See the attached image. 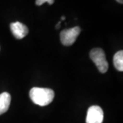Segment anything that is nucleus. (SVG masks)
<instances>
[{
    "label": "nucleus",
    "mask_w": 123,
    "mask_h": 123,
    "mask_svg": "<svg viewBox=\"0 0 123 123\" xmlns=\"http://www.w3.org/2000/svg\"><path fill=\"white\" fill-rule=\"evenodd\" d=\"M55 96L51 89L44 88H31L30 92V97L33 103L40 106H46L50 104Z\"/></svg>",
    "instance_id": "nucleus-1"
},
{
    "label": "nucleus",
    "mask_w": 123,
    "mask_h": 123,
    "mask_svg": "<svg viewBox=\"0 0 123 123\" xmlns=\"http://www.w3.org/2000/svg\"><path fill=\"white\" fill-rule=\"evenodd\" d=\"M90 57L101 73H105L107 71L108 63L106 60L105 54L103 49L100 48L93 49L90 53Z\"/></svg>",
    "instance_id": "nucleus-2"
},
{
    "label": "nucleus",
    "mask_w": 123,
    "mask_h": 123,
    "mask_svg": "<svg viewBox=\"0 0 123 123\" xmlns=\"http://www.w3.org/2000/svg\"><path fill=\"white\" fill-rule=\"evenodd\" d=\"M81 32V29L79 27H75L70 29L64 30L61 31L60 41L64 46H70L77 40Z\"/></svg>",
    "instance_id": "nucleus-3"
},
{
    "label": "nucleus",
    "mask_w": 123,
    "mask_h": 123,
    "mask_svg": "<svg viewBox=\"0 0 123 123\" xmlns=\"http://www.w3.org/2000/svg\"><path fill=\"white\" fill-rule=\"evenodd\" d=\"M103 118V111L99 106H91L87 111L86 123H102Z\"/></svg>",
    "instance_id": "nucleus-4"
},
{
    "label": "nucleus",
    "mask_w": 123,
    "mask_h": 123,
    "mask_svg": "<svg viewBox=\"0 0 123 123\" xmlns=\"http://www.w3.org/2000/svg\"><path fill=\"white\" fill-rule=\"evenodd\" d=\"M10 30L12 34L17 39L23 38L29 32L28 28L26 25L18 21L12 23L10 24Z\"/></svg>",
    "instance_id": "nucleus-5"
},
{
    "label": "nucleus",
    "mask_w": 123,
    "mask_h": 123,
    "mask_svg": "<svg viewBox=\"0 0 123 123\" xmlns=\"http://www.w3.org/2000/svg\"><path fill=\"white\" fill-rule=\"evenodd\" d=\"M11 102V96L8 92L0 94V115L6 113L9 109Z\"/></svg>",
    "instance_id": "nucleus-6"
},
{
    "label": "nucleus",
    "mask_w": 123,
    "mask_h": 123,
    "mask_svg": "<svg viewBox=\"0 0 123 123\" xmlns=\"http://www.w3.org/2000/svg\"><path fill=\"white\" fill-rule=\"evenodd\" d=\"M114 65L119 71H123V51H119L114 56Z\"/></svg>",
    "instance_id": "nucleus-7"
},
{
    "label": "nucleus",
    "mask_w": 123,
    "mask_h": 123,
    "mask_svg": "<svg viewBox=\"0 0 123 123\" xmlns=\"http://www.w3.org/2000/svg\"><path fill=\"white\" fill-rule=\"evenodd\" d=\"M45 2H47L49 4L51 5L54 3L53 0H37L36 1V4L37 6H41V5L44 4Z\"/></svg>",
    "instance_id": "nucleus-8"
},
{
    "label": "nucleus",
    "mask_w": 123,
    "mask_h": 123,
    "mask_svg": "<svg viewBox=\"0 0 123 123\" xmlns=\"http://www.w3.org/2000/svg\"><path fill=\"white\" fill-rule=\"evenodd\" d=\"M60 24H61V21H59V22L57 23V25H56V29H59V28H60Z\"/></svg>",
    "instance_id": "nucleus-9"
},
{
    "label": "nucleus",
    "mask_w": 123,
    "mask_h": 123,
    "mask_svg": "<svg viewBox=\"0 0 123 123\" xmlns=\"http://www.w3.org/2000/svg\"><path fill=\"white\" fill-rule=\"evenodd\" d=\"M64 19H65V17H62V21H64Z\"/></svg>",
    "instance_id": "nucleus-10"
}]
</instances>
